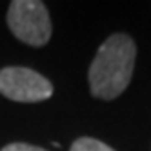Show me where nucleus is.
Wrapping results in <instances>:
<instances>
[{
  "mask_svg": "<svg viewBox=\"0 0 151 151\" xmlns=\"http://www.w3.org/2000/svg\"><path fill=\"white\" fill-rule=\"evenodd\" d=\"M135 57L137 47L131 37L124 33L107 37L89 66L88 77L91 95L102 100L120 96L131 82Z\"/></svg>",
  "mask_w": 151,
  "mask_h": 151,
  "instance_id": "1",
  "label": "nucleus"
},
{
  "mask_svg": "<svg viewBox=\"0 0 151 151\" xmlns=\"http://www.w3.org/2000/svg\"><path fill=\"white\" fill-rule=\"evenodd\" d=\"M69 151H115V149L109 147L107 144H104V142H100V140H96V138L80 137L73 142Z\"/></svg>",
  "mask_w": 151,
  "mask_h": 151,
  "instance_id": "4",
  "label": "nucleus"
},
{
  "mask_svg": "<svg viewBox=\"0 0 151 151\" xmlns=\"http://www.w3.org/2000/svg\"><path fill=\"white\" fill-rule=\"evenodd\" d=\"M0 93L15 102H40L53 95V86L29 68L9 66L0 69Z\"/></svg>",
  "mask_w": 151,
  "mask_h": 151,
  "instance_id": "3",
  "label": "nucleus"
},
{
  "mask_svg": "<svg viewBox=\"0 0 151 151\" xmlns=\"http://www.w3.org/2000/svg\"><path fill=\"white\" fill-rule=\"evenodd\" d=\"M0 151H47V149H42L37 146H31V144H24V142H15V144H7Z\"/></svg>",
  "mask_w": 151,
  "mask_h": 151,
  "instance_id": "5",
  "label": "nucleus"
},
{
  "mask_svg": "<svg viewBox=\"0 0 151 151\" xmlns=\"http://www.w3.org/2000/svg\"><path fill=\"white\" fill-rule=\"evenodd\" d=\"M7 27L11 33L29 46H46L51 38V18L38 0H15L7 9Z\"/></svg>",
  "mask_w": 151,
  "mask_h": 151,
  "instance_id": "2",
  "label": "nucleus"
}]
</instances>
